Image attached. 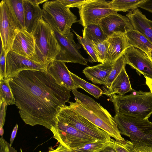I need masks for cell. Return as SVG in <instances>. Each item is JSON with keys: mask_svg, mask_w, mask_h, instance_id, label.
I'll return each instance as SVG.
<instances>
[{"mask_svg": "<svg viewBox=\"0 0 152 152\" xmlns=\"http://www.w3.org/2000/svg\"><path fill=\"white\" fill-rule=\"evenodd\" d=\"M83 37L86 39L96 43L103 42L107 37L99 24H91L84 27Z\"/></svg>", "mask_w": 152, "mask_h": 152, "instance_id": "cell-23", "label": "cell"}, {"mask_svg": "<svg viewBox=\"0 0 152 152\" xmlns=\"http://www.w3.org/2000/svg\"><path fill=\"white\" fill-rule=\"evenodd\" d=\"M50 130L54 138L59 143L70 150L79 148L86 144L99 140L57 118L55 126Z\"/></svg>", "mask_w": 152, "mask_h": 152, "instance_id": "cell-8", "label": "cell"}, {"mask_svg": "<svg viewBox=\"0 0 152 152\" xmlns=\"http://www.w3.org/2000/svg\"><path fill=\"white\" fill-rule=\"evenodd\" d=\"M125 35L129 47L136 48L147 55L152 51V42L140 32L133 29L127 31Z\"/></svg>", "mask_w": 152, "mask_h": 152, "instance_id": "cell-22", "label": "cell"}, {"mask_svg": "<svg viewBox=\"0 0 152 152\" xmlns=\"http://www.w3.org/2000/svg\"><path fill=\"white\" fill-rule=\"evenodd\" d=\"M96 52L98 62H111V57L106 40L99 43L91 42Z\"/></svg>", "mask_w": 152, "mask_h": 152, "instance_id": "cell-27", "label": "cell"}, {"mask_svg": "<svg viewBox=\"0 0 152 152\" xmlns=\"http://www.w3.org/2000/svg\"><path fill=\"white\" fill-rule=\"evenodd\" d=\"M108 142L117 152H137L132 143L128 140L122 143L111 138Z\"/></svg>", "mask_w": 152, "mask_h": 152, "instance_id": "cell-32", "label": "cell"}, {"mask_svg": "<svg viewBox=\"0 0 152 152\" xmlns=\"http://www.w3.org/2000/svg\"><path fill=\"white\" fill-rule=\"evenodd\" d=\"M22 30L10 0H2L0 3L1 41L6 54L16 35Z\"/></svg>", "mask_w": 152, "mask_h": 152, "instance_id": "cell-9", "label": "cell"}, {"mask_svg": "<svg viewBox=\"0 0 152 152\" xmlns=\"http://www.w3.org/2000/svg\"><path fill=\"white\" fill-rule=\"evenodd\" d=\"M107 38L115 33L125 34L134 29L129 18L115 12L102 19L99 24Z\"/></svg>", "mask_w": 152, "mask_h": 152, "instance_id": "cell-15", "label": "cell"}, {"mask_svg": "<svg viewBox=\"0 0 152 152\" xmlns=\"http://www.w3.org/2000/svg\"><path fill=\"white\" fill-rule=\"evenodd\" d=\"M106 40L111 62H114L124 54L126 50L129 47L125 34L114 33L107 37Z\"/></svg>", "mask_w": 152, "mask_h": 152, "instance_id": "cell-21", "label": "cell"}, {"mask_svg": "<svg viewBox=\"0 0 152 152\" xmlns=\"http://www.w3.org/2000/svg\"><path fill=\"white\" fill-rule=\"evenodd\" d=\"M114 118L120 134L129 137L134 145H152V122L148 119L120 114Z\"/></svg>", "mask_w": 152, "mask_h": 152, "instance_id": "cell-4", "label": "cell"}, {"mask_svg": "<svg viewBox=\"0 0 152 152\" xmlns=\"http://www.w3.org/2000/svg\"><path fill=\"white\" fill-rule=\"evenodd\" d=\"M42 10L53 19L61 34L70 33L72 25L77 21V16L60 0H48L43 4Z\"/></svg>", "mask_w": 152, "mask_h": 152, "instance_id": "cell-10", "label": "cell"}, {"mask_svg": "<svg viewBox=\"0 0 152 152\" xmlns=\"http://www.w3.org/2000/svg\"><path fill=\"white\" fill-rule=\"evenodd\" d=\"M20 152H22V149L21 148H20Z\"/></svg>", "mask_w": 152, "mask_h": 152, "instance_id": "cell-46", "label": "cell"}, {"mask_svg": "<svg viewBox=\"0 0 152 152\" xmlns=\"http://www.w3.org/2000/svg\"><path fill=\"white\" fill-rule=\"evenodd\" d=\"M138 7L152 13V0H144L138 5L137 8Z\"/></svg>", "mask_w": 152, "mask_h": 152, "instance_id": "cell-37", "label": "cell"}, {"mask_svg": "<svg viewBox=\"0 0 152 152\" xmlns=\"http://www.w3.org/2000/svg\"><path fill=\"white\" fill-rule=\"evenodd\" d=\"M145 77L146 79V84L149 87L150 90V92L152 94V79L146 77Z\"/></svg>", "mask_w": 152, "mask_h": 152, "instance_id": "cell-42", "label": "cell"}, {"mask_svg": "<svg viewBox=\"0 0 152 152\" xmlns=\"http://www.w3.org/2000/svg\"><path fill=\"white\" fill-rule=\"evenodd\" d=\"M47 71L61 85L70 90L77 89L65 63L54 60L47 67Z\"/></svg>", "mask_w": 152, "mask_h": 152, "instance_id": "cell-16", "label": "cell"}, {"mask_svg": "<svg viewBox=\"0 0 152 152\" xmlns=\"http://www.w3.org/2000/svg\"><path fill=\"white\" fill-rule=\"evenodd\" d=\"M134 29L140 32L152 42V20L146 18L137 8L126 15Z\"/></svg>", "mask_w": 152, "mask_h": 152, "instance_id": "cell-18", "label": "cell"}, {"mask_svg": "<svg viewBox=\"0 0 152 152\" xmlns=\"http://www.w3.org/2000/svg\"><path fill=\"white\" fill-rule=\"evenodd\" d=\"M26 70L46 71L47 67L10 50L7 54L5 78H12L20 72Z\"/></svg>", "mask_w": 152, "mask_h": 152, "instance_id": "cell-12", "label": "cell"}, {"mask_svg": "<svg viewBox=\"0 0 152 152\" xmlns=\"http://www.w3.org/2000/svg\"><path fill=\"white\" fill-rule=\"evenodd\" d=\"M10 1L22 29L26 30L23 0H10Z\"/></svg>", "mask_w": 152, "mask_h": 152, "instance_id": "cell-30", "label": "cell"}, {"mask_svg": "<svg viewBox=\"0 0 152 152\" xmlns=\"http://www.w3.org/2000/svg\"><path fill=\"white\" fill-rule=\"evenodd\" d=\"M144 0H113L110 1L111 8L115 11L118 12H129L137 8L138 5Z\"/></svg>", "mask_w": 152, "mask_h": 152, "instance_id": "cell-25", "label": "cell"}, {"mask_svg": "<svg viewBox=\"0 0 152 152\" xmlns=\"http://www.w3.org/2000/svg\"><path fill=\"white\" fill-rule=\"evenodd\" d=\"M76 35L77 39L80 44L83 46L89 57L88 61L91 63L98 62L97 56L91 42L89 41L79 35L76 32L73 31Z\"/></svg>", "mask_w": 152, "mask_h": 152, "instance_id": "cell-31", "label": "cell"}, {"mask_svg": "<svg viewBox=\"0 0 152 152\" xmlns=\"http://www.w3.org/2000/svg\"><path fill=\"white\" fill-rule=\"evenodd\" d=\"M109 2L104 0H90L78 8L80 19L77 21L83 27L90 24H99L104 18L117 12L111 8Z\"/></svg>", "mask_w": 152, "mask_h": 152, "instance_id": "cell-11", "label": "cell"}, {"mask_svg": "<svg viewBox=\"0 0 152 152\" xmlns=\"http://www.w3.org/2000/svg\"><path fill=\"white\" fill-rule=\"evenodd\" d=\"M10 78L0 79V101L6 103L7 106L15 104V100L9 84Z\"/></svg>", "mask_w": 152, "mask_h": 152, "instance_id": "cell-26", "label": "cell"}, {"mask_svg": "<svg viewBox=\"0 0 152 152\" xmlns=\"http://www.w3.org/2000/svg\"><path fill=\"white\" fill-rule=\"evenodd\" d=\"M107 142L98 140L86 144L80 148L72 150L73 152H95L99 151L105 145Z\"/></svg>", "mask_w": 152, "mask_h": 152, "instance_id": "cell-33", "label": "cell"}, {"mask_svg": "<svg viewBox=\"0 0 152 152\" xmlns=\"http://www.w3.org/2000/svg\"><path fill=\"white\" fill-rule=\"evenodd\" d=\"M75 102H68L77 112L98 128L106 132L116 140L124 143L126 140L121 136L114 117L106 109L91 110L75 98Z\"/></svg>", "mask_w": 152, "mask_h": 152, "instance_id": "cell-6", "label": "cell"}, {"mask_svg": "<svg viewBox=\"0 0 152 152\" xmlns=\"http://www.w3.org/2000/svg\"><path fill=\"white\" fill-rule=\"evenodd\" d=\"M56 118L96 140L109 142L111 139L107 133L79 114L69 105L59 107Z\"/></svg>", "mask_w": 152, "mask_h": 152, "instance_id": "cell-7", "label": "cell"}, {"mask_svg": "<svg viewBox=\"0 0 152 152\" xmlns=\"http://www.w3.org/2000/svg\"><path fill=\"white\" fill-rule=\"evenodd\" d=\"M99 151L102 152H117L116 150L107 142L105 145Z\"/></svg>", "mask_w": 152, "mask_h": 152, "instance_id": "cell-40", "label": "cell"}, {"mask_svg": "<svg viewBox=\"0 0 152 152\" xmlns=\"http://www.w3.org/2000/svg\"><path fill=\"white\" fill-rule=\"evenodd\" d=\"M4 133V131L3 128H0V134L1 137H3Z\"/></svg>", "mask_w": 152, "mask_h": 152, "instance_id": "cell-43", "label": "cell"}, {"mask_svg": "<svg viewBox=\"0 0 152 152\" xmlns=\"http://www.w3.org/2000/svg\"><path fill=\"white\" fill-rule=\"evenodd\" d=\"M9 84L20 117L26 124L50 130L56 123L59 107L65 105L70 90L47 71L26 70L10 78Z\"/></svg>", "mask_w": 152, "mask_h": 152, "instance_id": "cell-1", "label": "cell"}, {"mask_svg": "<svg viewBox=\"0 0 152 152\" xmlns=\"http://www.w3.org/2000/svg\"><path fill=\"white\" fill-rule=\"evenodd\" d=\"M65 6L68 8L77 7L78 8L90 0H60Z\"/></svg>", "mask_w": 152, "mask_h": 152, "instance_id": "cell-34", "label": "cell"}, {"mask_svg": "<svg viewBox=\"0 0 152 152\" xmlns=\"http://www.w3.org/2000/svg\"><path fill=\"white\" fill-rule=\"evenodd\" d=\"M95 152H101L100 151H95Z\"/></svg>", "mask_w": 152, "mask_h": 152, "instance_id": "cell-45", "label": "cell"}, {"mask_svg": "<svg viewBox=\"0 0 152 152\" xmlns=\"http://www.w3.org/2000/svg\"><path fill=\"white\" fill-rule=\"evenodd\" d=\"M134 145L137 152H152V145Z\"/></svg>", "mask_w": 152, "mask_h": 152, "instance_id": "cell-38", "label": "cell"}, {"mask_svg": "<svg viewBox=\"0 0 152 152\" xmlns=\"http://www.w3.org/2000/svg\"><path fill=\"white\" fill-rule=\"evenodd\" d=\"M18 125L16 124L14 127L12 132L10 140V145L12 146L15 137L18 129Z\"/></svg>", "mask_w": 152, "mask_h": 152, "instance_id": "cell-41", "label": "cell"}, {"mask_svg": "<svg viewBox=\"0 0 152 152\" xmlns=\"http://www.w3.org/2000/svg\"><path fill=\"white\" fill-rule=\"evenodd\" d=\"M6 56L7 54L3 49L0 54V79L5 77Z\"/></svg>", "mask_w": 152, "mask_h": 152, "instance_id": "cell-35", "label": "cell"}, {"mask_svg": "<svg viewBox=\"0 0 152 152\" xmlns=\"http://www.w3.org/2000/svg\"><path fill=\"white\" fill-rule=\"evenodd\" d=\"M114 63L105 62L93 66H88L83 70L82 72L92 83L105 86Z\"/></svg>", "mask_w": 152, "mask_h": 152, "instance_id": "cell-17", "label": "cell"}, {"mask_svg": "<svg viewBox=\"0 0 152 152\" xmlns=\"http://www.w3.org/2000/svg\"><path fill=\"white\" fill-rule=\"evenodd\" d=\"M124 56L126 64L135 69L138 75L152 79V61L145 53L133 47L125 50Z\"/></svg>", "mask_w": 152, "mask_h": 152, "instance_id": "cell-13", "label": "cell"}, {"mask_svg": "<svg viewBox=\"0 0 152 152\" xmlns=\"http://www.w3.org/2000/svg\"><path fill=\"white\" fill-rule=\"evenodd\" d=\"M134 90L132 87L125 66L112 82L110 86L104 90L103 94L108 96L116 94L122 96Z\"/></svg>", "mask_w": 152, "mask_h": 152, "instance_id": "cell-19", "label": "cell"}, {"mask_svg": "<svg viewBox=\"0 0 152 152\" xmlns=\"http://www.w3.org/2000/svg\"><path fill=\"white\" fill-rule=\"evenodd\" d=\"M10 50L39 63L36 53L34 37L32 33L25 29L21 30L18 32Z\"/></svg>", "mask_w": 152, "mask_h": 152, "instance_id": "cell-14", "label": "cell"}, {"mask_svg": "<svg viewBox=\"0 0 152 152\" xmlns=\"http://www.w3.org/2000/svg\"><path fill=\"white\" fill-rule=\"evenodd\" d=\"M25 28L32 33L39 19L42 18V10L34 0H23Z\"/></svg>", "mask_w": 152, "mask_h": 152, "instance_id": "cell-20", "label": "cell"}, {"mask_svg": "<svg viewBox=\"0 0 152 152\" xmlns=\"http://www.w3.org/2000/svg\"><path fill=\"white\" fill-rule=\"evenodd\" d=\"M126 64L123 54L114 62L113 68L108 78L106 84L103 87L104 90L110 86L112 82L119 74L123 68L126 66Z\"/></svg>", "mask_w": 152, "mask_h": 152, "instance_id": "cell-29", "label": "cell"}, {"mask_svg": "<svg viewBox=\"0 0 152 152\" xmlns=\"http://www.w3.org/2000/svg\"><path fill=\"white\" fill-rule=\"evenodd\" d=\"M147 55L152 61V51L150 52Z\"/></svg>", "mask_w": 152, "mask_h": 152, "instance_id": "cell-44", "label": "cell"}, {"mask_svg": "<svg viewBox=\"0 0 152 152\" xmlns=\"http://www.w3.org/2000/svg\"><path fill=\"white\" fill-rule=\"evenodd\" d=\"M75 97L88 109L91 110H103L104 108L92 98L78 91L77 89L72 90Z\"/></svg>", "mask_w": 152, "mask_h": 152, "instance_id": "cell-28", "label": "cell"}, {"mask_svg": "<svg viewBox=\"0 0 152 152\" xmlns=\"http://www.w3.org/2000/svg\"><path fill=\"white\" fill-rule=\"evenodd\" d=\"M70 73L77 89L82 88L97 99L103 94V91L98 86L88 82L71 72Z\"/></svg>", "mask_w": 152, "mask_h": 152, "instance_id": "cell-24", "label": "cell"}, {"mask_svg": "<svg viewBox=\"0 0 152 152\" xmlns=\"http://www.w3.org/2000/svg\"><path fill=\"white\" fill-rule=\"evenodd\" d=\"M40 63L47 67L58 54L60 47L51 27L43 18L40 19L32 32Z\"/></svg>", "mask_w": 152, "mask_h": 152, "instance_id": "cell-3", "label": "cell"}, {"mask_svg": "<svg viewBox=\"0 0 152 152\" xmlns=\"http://www.w3.org/2000/svg\"><path fill=\"white\" fill-rule=\"evenodd\" d=\"M0 128H3L4 125L6 107L7 105L5 102L3 101H0Z\"/></svg>", "mask_w": 152, "mask_h": 152, "instance_id": "cell-36", "label": "cell"}, {"mask_svg": "<svg viewBox=\"0 0 152 152\" xmlns=\"http://www.w3.org/2000/svg\"><path fill=\"white\" fill-rule=\"evenodd\" d=\"M39 152H42L40 151ZM48 152H73L72 150H70L59 143L58 146L55 149H52Z\"/></svg>", "mask_w": 152, "mask_h": 152, "instance_id": "cell-39", "label": "cell"}, {"mask_svg": "<svg viewBox=\"0 0 152 152\" xmlns=\"http://www.w3.org/2000/svg\"><path fill=\"white\" fill-rule=\"evenodd\" d=\"M115 114L148 119L152 114V94L151 92L134 90L129 95L115 94L109 96Z\"/></svg>", "mask_w": 152, "mask_h": 152, "instance_id": "cell-2", "label": "cell"}, {"mask_svg": "<svg viewBox=\"0 0 152 152\" xmlns=\"http://www.w3.org/2000/svg\"><path fill=\"white\" fill-rule=\"evenodd\" d=\"M42 18L51 27L60 47V51L55 60L65 63H76L88 66V60L79 52L81 46L75 42L73 34L71 32L68 34H61L53 19L43 10Z\"/></svg>", "mask_w": 152, "mask_h": 152, "instance_id": "cell-5", "label": "cell"}]
</instances>
